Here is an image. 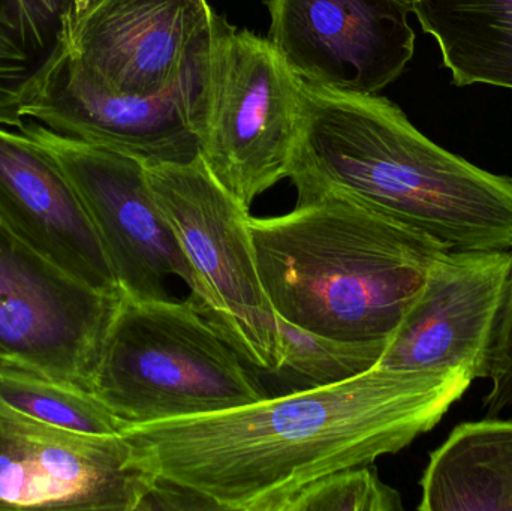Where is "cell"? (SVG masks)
<instances>
[{"label":"cell","instance_id":"obj_1","mask_svg":"<svg viewBox=\"0 0 512 511\" xmlns=\"http://www.w3.org/2000/svg\"><path fill=\"white\" fill-rule=\"evenodd\" d=\"M474 380L375 366L342 383L123 435L158 480L215 509L286 511L318 480L370 467L432 431Z\"/></svg>","mask_w":512,"mask_h":511},{"label":"cell","instance_id":"obj_2","mask_svg":"<svg viewBox=\"0 0 512 511\" xmlns=\"http://www.w3.org/2000/svg\"><path fill=\"white\" fill-rule=\"evenodd\" d=\"M288 179L298 201L336 195L448 251H511L512 179L424 137L378 95L303 81L300 135Z\"/></svg>","mask_w":512,"mask_h":511},{"label":"cell","instance_id":"obj_3","mask_svg":"<svg viewBox=\"0 0 512 511\" xmlns=\"http://www.w3.org/2000/svg\"><path fill=\"white\" fill-rule=\"evenodd\" d=\"M277 317L346 342H390L444 245L336 195L249 219Z\"/></svg>","mask_w":512,"mask_h":511},{"label":"cell","instance_id":"obj_4","mask_svg":"<svg viewBox=\"0 0 512 511\" xmlns=\"http://www.w3.org/2000/svg\"><path fill=\"white\" fill-rule=\"evenodd\" d=\"M191 300L122 297L89 389L129 425L206 416L267 398Z\"/></svg>","mask_w":512,"mask_h":511},{"label":"cell","instance_id":"obj_5","mask_svg":"<svg viewBox=\"0 0 512 511\" xmlns=\"http://www.w3.org/2000/svg\"><path fill=\"white\" fill-rule=\"evenodd\" d=\"M146 170L191 266L188 299L249 365L280 372L279 318L259 276L249 210L213 179L201 156Z\"/></svg>","mask_w":512,"mask_h":511},{"label":"cell","instance_id":"obj_6","mask_svg":"<svg viewBox=\"0 0 512 511\" xmlns=\"http://www.w3.org/2000/svg\"><path fill=\"white\" fill-rule=\"evenodd\" d=\"M303 80L270 39L215 15L201 159L245 209L286 179L301 120Z\"/></svg>","mask_w":512,"mask_h":511},{"label":"cell","instance_id":"obj_7","mask_svg":"<svg viewBox=\"0 0 512 511\" xmlns=\"http://www.w3.org/2000/svg\"><path fill=\"white\" fill-rule=\"evenodd\" d=\"M18 131L59 162L83 201L123 297L168 300L170 276L191 282L188 258L137 158L26 122Z\"/></svg>","mask_w":512,"mask_h":511},{"label":"cell","instance_id":"obj_8","mask_svg":"<svg viewBox=\"0 0 512 511\" xmlns=\"http://www.w3.org/2000/svg\"><path fill=\"white\" fill-rule=\"evenodd\" d=\"M159 480L125 435L75 434L0 407V510H143Z\"/></svg>","mask_w":512,"mask_h":511},{"label":"cell","instance_id":"obj_9","mask_svg":"<svg viewBox=\"0 0 512 511\" xmlns=\"http://www.w3.org/2000/svg\"><path fill=\"white\" fill-rule=\"evenodd\" d=\"M122 297L45 260L0 222V362L89 389Z\"/></svg>","mask_w":512,"mask_h":511},{"label":"cell","instance_id":"obj_10","mask_svg":"<svg viewBox=\"0 0 512 511\" xmlns=\"http://www.w3.org/2000/svg\"><path fill=\"white\" fill-rule=\"evenodd\" d=\"M207 80L209 62L162 95H119L93 83L66 56L21 116L65 137L126 153L144 165L189 164L201 153Z\"/></svg>","mask_w":512,"mask_h":511},{"label":"cell","instance_id":"obj_11","mask_svg":"<svg viewBox=\"0 0 512 511\" xmlns=\"http://www.w3.org/2000/svg\"><path fill=\"white\" fill-rule=\"evenodd\" d=\"M270 42L306 83L376 95L414 56L408 0H267Z\"/></svg>","mask_w":512,"mask_h":511},{"label":"cell","instance_id":"obj_12","mask_svg":"<svg viewBox=\"0 0 512 511\" xmlns=\"http://www.w3.org/2000/svg\"><path fill=\"white\" fill-rule=\"evenodd\" d=\"M215 15L207 0H102L69 56L110 92L162 95L209 62Z\"/></svg>","mask_w":512,"mask_h":511},{"label":"cell","instance_id":"obj_13","mask_svg":"<svg viewBox=\"0 0 512 511\" xmlns=\"http://www.w3.org/2000/svg\"><path fill=\"white\" fill-rule=\"evenodd\" d=\"M510 266V251H445L391 336L379 368L478 378Z\"/></svg>","mask_w":512,"mask_h":511},{"label":"cell","instance_id":"obj_14","mask_svg":"<svg viewBox=\"0 0 512 511\" xmlns=\"http://www.w3.org/2000/svg\"><path fill=\"white\" fill-rule=\"evenodd\" d=\"M0 222L81 284L123 297L95 225L59 162L21 131L0 126Z\"/></svg>","mask_w":512,"mask_h":511},{"label":"cell","instance_id":"obj_15","mask_svg":"<svg viewBox=\"0 0 512 511\" xmlns=\"http://www.w3.org/2000/svg\"><path fill=\"white\" fill-rule=\"evenodd\" d=\"M102 0H0V126L21 113L45 78L71 54L83 18Z\"/></svg>","mask_w":512,"mask_h":511},{"label":"cell","instance_id":"obj_16","mask_svg":"<svg viewBox=\"0 0 512 511\" xmlns=\"http://www.w3.org/2000/svg\"><path fill=\"white\" fill-rule=\"evenodd\" d=\"M420 511H512V422L463 423L430 455Z\"/></svg>","mask_w":512,"mask_h":511},{"label":"cell","instance_id":"obj_17","mask_svg":"<svg viewBox=\"0 0 512 511\" xmlns=\"http://www.w3.org/2000/svg\"><path fill=\"white\" fill-rule=\"evenodd\" d=\"M456 86L512 90V0H412Z\"/></svg>","mask_w":512,"mask_h":511},{"label":"cell","instance_id":"obj_18","mask_svg":"<svg viewBox=\"0 0 512 511\" xmlns=\"http://www.w3.org/2000/svg\"><path fill=\"white\" fill-rule=\"evenodd\" d=\"M0 407L75 434L114 437L129 423L92 392L36 369L0 362Z\"/></svg>","mask_w":512,"mask_h":511},{"label":"cell","instance_id":"obj_19","mask_svg":"<svg viewBox=\"0 0 512 511\" xmlns=\"http://www.w3.org/2000/svg\"><path fill=\"white\" fill-rule=\"evenodd\" d=\"M279 318V317H277ZM282 368L310 387L351 380L378 366L388 342H346L315 335L279 318Z\"/></svg>","mask_w":512,"mask_h":511},{"label":"cell","instance_id":"obj_20","mask_svg":"<svg viewBox=\"0 0 512 511\" xmlns=\"http://www.w3.org/2000/svg\"><path fill=\"white\" fill-rule=\"evenodd\" d=\"M399 492L369 467L349 468L304 489L286 511H400Z\"/></svg>","mask_w":512,"mask_h":511},{"label":"cell","instance_id":"obj_21","mask_svg":"<svg viewBox=\"0 0 512 511\" xmlns=\"http://www.w3.org/2000/svg\"><path fill=\"white\" fill-rule=\"evenodd\" d=\"M510 254L511 266L501 308L478 375L492 381V389L484 398L489 416H498L512 405V249Z\"/></svg>","mask_w":512,"mask_h":511}]
</instances>
